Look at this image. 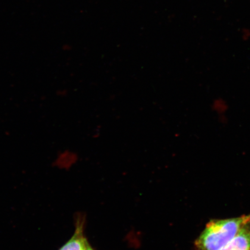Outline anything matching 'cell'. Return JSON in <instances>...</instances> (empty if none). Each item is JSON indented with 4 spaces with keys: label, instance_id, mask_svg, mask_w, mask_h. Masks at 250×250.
I'll list each match as a JSON object with an SVG mask.
<instances>
[{
    "label": "cell",
    "instance_id": "obj_2",
    "mask_svg": "<svg viewBox=\"0 0 250 250\" xmlns=\"http://www.w3.org/2000/svg\"><path fill=\"white\" fill-rule=\"evenodd\" d=\"M83 218H78L76 229L73 235L68 241L59 250H85L89 242L84 234Z\"/></svg>",
    "mask_w": 250,
    "mask_h": 250
},
{
    "label": "cell",
    "instance_id": "obj_1",
    "mask_svg": "<svg viewBox=\"0 0 250 250\" xmlns=\"http://www.w3.org/2000/svg\"><path fill=\"white\" fill-rule=\"evenodd\" d=\"M250 220V214L211 220L196 239V250H220L229 243Z\"/></svg>",
    "mask_w": 250,
    "mask_h": 250
},
{
    "label": "cell",
    "instance_id": "obj_4",
    "mask_svg": "<svg viewBox=\"0 0 250 250\" xmlns=\"http://www.w3.org/2000/svg\"><path fill=\"white\" fill-rule=\"evenodd\" d=\"M85 250H94L92 249V247L90 246V245L89 244V245H87V246L86 247V248L85 249Z\"/></svg>",
    "mask_w": 250,
    "mask_h": 250
},
{
    "label": "cell",
    "instance_id": "obj_3",
    "mask_svg": "<svg viewBox=\"0 0 250 250\" xmlns=\"http://www.w3.org/2000/svg\"><path fill=\"white\" fill-rule=\"evenodd\" d=\"M220 250H250V220L229 243Z\"/></svg>",
    "mask_w": 250,
    "mask_h": 250
}]
</instances>
